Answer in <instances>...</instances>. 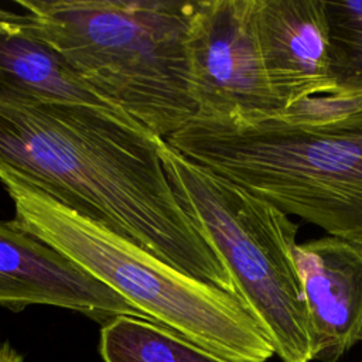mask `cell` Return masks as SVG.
<instances>
[{"mask_svg": "<svg viewBox=\"0 0 362 362\" xmlns=\"http://www.w3.org/2000/svg\"><path fill=\"white\" fill-rule=\"evenodd\" d=\"M294 260L313 359L337 362L362 341V246L327 235L297 243Z\"/></svg>", "mask_w": 362, "mask_h": 362, "instance_id": "cell-9", "label": "cell"}, {"mask_svg": "<svg viewBox=\"0 0 362 362\" xmlns=\"http://www.w3.org/2000/svg\"><path fill=\"white\" fill-rule=\"evenodd\" d=\"M44 103H88L110 107L38 34L25 13H13L0 7V105Z\"/></svg>", "mask_w": 362, "mask_h": 362, "instance_id": "cell-10", "label": "cell"}, {"mask_svg": "<svg viewBox=\"0 0 362 362\" xmlns=\"http://www.w3.org/2000/svg\"><path fill=\"white\" fill-rule=\"evenodd\" d=\"M161 140L106 106L0 105V174L238 298L225 264L174 191Z\"/></svg>", "mask_w": 362, "mask_h": 362, "instance_id": "cell-1", "label": "cell"}, {"mask_svg": "<svg viewBox=\"0 0 362 362\" xmlns=\"http://www.w3.org/2000/svg\"><path fill=\"white\" fill-rule=\"evenodd\" d=\"M174 191L225 264L238 300L283 362H311L313 338L294 249L297 225L272 204L160 143Z\"/></svg>", "mask_w": 362, "mask_h": 362, "instance_id": "cell-5", "label": "cell"}, {"mask_svg": "<svg viewBox=\"0 0 362 362\" xmlns=\"http://www.w3.org/2000/svg\"><path fill=\"white\" fill-rule=\"evenodd\" d=\"M331 65L335 89L331 98L362 99V0L327 1Z\"/></svg>", "mask_w": 362, "mask_h": 362, "instance_id": "cell-12", "label": "cell"}, {"mask_svg": "<svg viewBox=\"0 0 362 362\" xmlns=\"http://www.w3.org/2000/svg\"><path fill=\"white\" fill-rule=\"evenodd\" d=\"M103 362H233L146 318L117 315L102 325Z\"/></svg>", "mask_w": 362, "mask_h": 362, "instance_id": "cell-11", "label": "cell"}, {"mask_svg": "<svg viewBox=\"0 0 362 362\" xmlns=\"http://www.w3.org/2000/svg\"><path fill=\"white\" fill-rule=\"evenodd\" d=\"M38 34L110 107L167 139L197 116L194 1L17 0Z\"/></svg>", "mask_w": 362, "mask_h": 362, "instance_id": "cell-3", "label": "cell"}, {"mask_svg": "<svg viewBox=\"0 0 362 362\" xmlns=\"http://www.w3.org/2000/svg\"><path fill=\"white\" fill-rule=\"evenodd\" d=\"M165 141L281 212L362 246V99L317 96L256 119L194 117Z\"/></svg>", "mask_w": 362, "mask_h": 362, "instance_id": "cell-2", "label": "cell"}, {"mask_svg": "<svg viewBox=\"0 0 362 362\" xmlns=\"http://www.w3.org/2000/svg\"><path fill=\"white\" fill-rule=\"evenodd\" d=\"M189 58L195 117L256 119L284 112L266 78L256 0H195Z\"/></svg>", "mask_w": 362, "mask_h": 362, "instance_id": "cell-6", "label": "cell"}, {"mask_svg": "<svg viewBox=\"0 0 362 362\" xmlns=\"http://www.w3.org/2000/svg\"><path fill=\"white\" fill-rule=\"evenodd\" d=\"M30 305L66 308L102 324L117 315L144 318L69 257L13 221H0V307L18 313Z\"/></svg>", "mask_w": 362, "mask_h": 362, "instance_id": "cell-7", "label": "cell"}, {"mask_svg": "<svg viewBox=\"0 0 362 362\" xmlns=\"http://www.w3.org/2000/svg\"><path fill=\"white\" fill-rule=\"evenodd\" d=\"M269 85L284 110L335 89L325 0H256Z\"/></svg>", "mask_w": 362, "mask_h": 362, "instance_id": "cell-8", "label": "cell"}, {"mask_svg": "<svg viewBox=\"0 0 362 362\" xmlns=\"http://www.w3.org/2000/svg\"><path fill=\"white\" fill-rule=\"evenodd\" d=\"M17 226L44 240L129 301L146 320L233 362H266L274 349L243 304L133 242L0 174Z\"/></svg>", "mask_w": 362, "mask_h": 362, "instance_id": "cell-4", "label": "cell"}]
</instances>
